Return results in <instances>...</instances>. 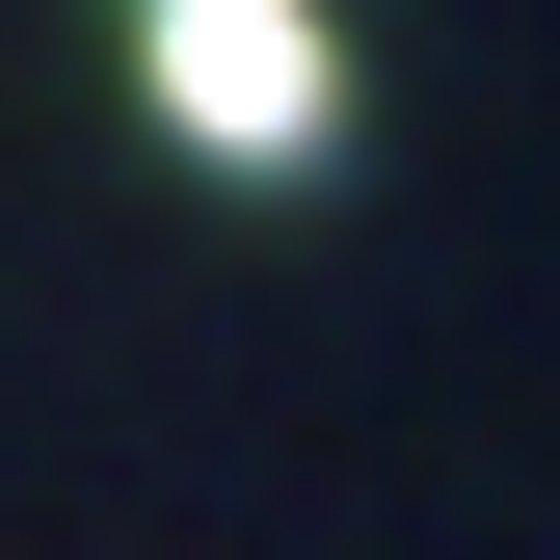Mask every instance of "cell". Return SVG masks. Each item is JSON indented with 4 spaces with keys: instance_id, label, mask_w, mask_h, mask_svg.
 I'll use <instances>...</instances> for the list:
<instances>
[{
    "instance_id": "obj_1",
    "label": "cell",
    "mask_w": 560,
    "mask_h": 560,
    "mask_svg": "<svg viewBox=\"0 0 560 560\" xmlns=\"http://www.w3.org/2000/svg\"><path fill=\"white\" fill-rule=\"evenodd\" d=\"M320 107H347L320 0H161V133H214V161H320Z\"/></svg>"
}]
</instances>
